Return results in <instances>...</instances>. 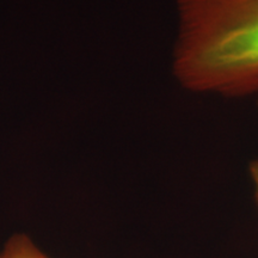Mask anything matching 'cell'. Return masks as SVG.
<instances>
[{
    "label": "cell",
    "mask_w": 258,
    "mask_h": 258,
    "mask_svg": "<svg viewBox=\"0 0 258 258\" xmlns=\"http://www.w3.org/2000/svg\"><path fill=\"white\" fill-rule=\"evenodd\" d=\"M173 71L186 89L258 91V0H178Z\"/></svg>",
    "instance_id": "6da1fadb"
},
{
    "label": "cell",
    "mask_w": 258,
    "mask_h": 258,
    "mask_svg": "<svg viewBox=\"0 0 258 258\" xmlns=\"http://www.w3.org/2000/svg\"><path fill=\"white\" fill-rule=\"evenodd\" d=\"M0 258H49L30 237L25 234L12 235L0 251Z\"/></svg>",
    "instance_id": "7a4b0ae2"
},
{
    "label": "cell",
    "mask_w": 258,
    "mask_h": 258,
    "mask_svg": "<svg viewBox=\"0 0 258 258\" xmlns=\"http://www.w3.org/2000/svg\"><path fill=\"white\" fill-rule=\"evenodd\" d=\"M250 173H251V177H252V180L254 183V189H256V201L258 203V160L251 163Z\"/></svg>",
    "instance_id": "3957f363"
}]
</instances>
